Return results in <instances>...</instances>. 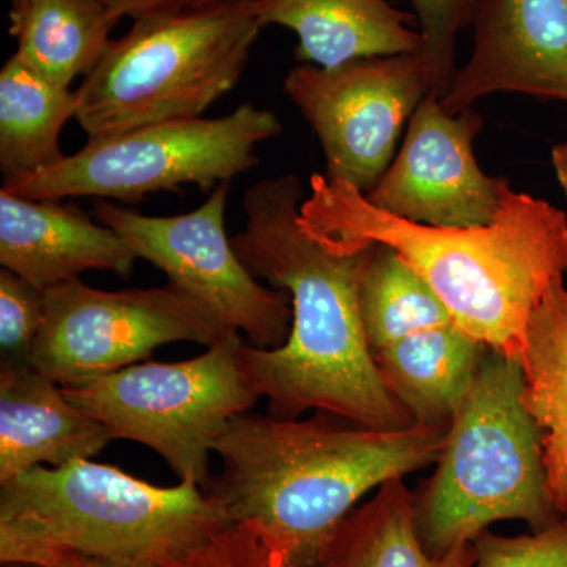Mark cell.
Here are the masks:
<instances>
[{"label": "cell", "instance_id": "obj_1", "mask_svg": "<svg viewBox=\"0 0 567 567\" xmlns=\"http://www.w3.org/2000/svg\"><path fill=\"white\" fill-rule=\"evenodd\" d=\"M241 205L245 227L233 238L235 252L257 281L289 293L292 303L286 344L241 347L268 415L298 420L317 410L377 431L415 425L383 382L365 338L358 306L363 249L334 252L308 233L303 183L295 174L254 183Z\"/></svg>", "mask_w": 567, "mask_h": 567}, {"label": "cell", "instance_id": "obj_2", "mask_svg": "<svg viewBox=\"0 0 567 567\" xmlns=\"http://www.w3.org/2000/svg\"><path fill=\"white\" fill-rule=\"evenodd\" d=\"M301 219L331 251L383 245L440 298L451 319L487 349L524 360L529 317L567 275V216L509 182L494 221L435 227L375 208L344 183L312 178Z\"/></svg>", "mask_w": 567, "mask_h": 567}, {"label": "cell", "instance_id": "obj_3", "mask_svg": "<svg viewBox=\"0 0 567 567\" xmlns=\"http://www.w3.org/2000/svg\"><path fill=\"white\" fill-rule=\"evenodd\" d=\"M446 431H377L324 412L305 421L240 413L215 443L223 472L204 492L230 524H251L290 566L320 567L354 505L435 464Z\"/></svg>", "mask_w": 567, "mask_h": 567}, {"label": "cell", "instance_id": "obj_4", "mask_svg": "<svg viewBox=\"0 0 567 567\" xmlns=\"http://www.w3.org/2000/svg\"><path fill=\"white\" fill-rule=\"evenodd\" d=\"M230 525L193 481L153 486L89 458L0 484V563L51 567L73 551L167 567Z\"/></svg>", "mask_w": 567, "mask_h": 567}, {"label": "cell", "instance_id": "obj_5", "mask_svg": "<svg viewBox=\"0 0 567 567\" xmlns=\"http://www.w3.org/2000/svg\"><path fill=\"white\" fill-rule=\"evenodd\" d=\"M520 361L487 349L458 402L436 470L413 492L424 550L440 557L496 522L540 532L561 520L551 505L543 434L522 402Z\"/></svg>", "mask_w": 567, "mask_h": 567}, {"label": "cell", "instance_id": "obj_6", "mask_svg": "<svg viewBox=\"0 0 567 567\" xmlns=\"http://www.w3.org/2000/svg\"><path fill=\"white\" fill-rule=\"evenodd\" d=\"M262 29L254 0L133 20L74 91L78 123L96 140L203 117L240 82Z\"/></svg>", "mask_w": 567, "mask_h": 567}, {"label": "cell", "instance_id": "obj_7", "mask_svg": "<svg viewBox=\"0 0 567 567\" xmlns=\"http://www.w3.org/2000/svg\"><path fill=\"white\" fill-rule=\"evenodd\" d=\"M281 133L274 111L244 103L223 117L153 123L89 140L50 169L2 189L28 199L121 203H141L185 185L208 192L256 167L257 147Z\"/></svg>", "mask_w": 567, "mask_h": 567}, {"label": "cell", "instance_id": "obj_8", "mask_svg": "<svg viewBox=\"0 0 567 567\" xmlns=\"http://www.w3.org/2000/svg\"><path fill=\"white\" fill-rule=\"evenodd\" d=\"M244 342L235 331L193 360L144 361L62 390L114 440L151 447L181 481L205 491L215 443L260 398L241 360Z\"/></svg>", "mask_w": 567, "mask_h": 567}, {"label": "cell", "instance_id": "obj_9", "mask_svg": "<svg viewBox=\"0 0 567 567\" xmlns=\"http://www.w3.org/2000/svg\"><path fill=\"white\" fill-rule=\"evenodd\" d=\"M230 333L235 330L173 284L111 292L78 279L47 290L31 365L61 386L74 385L148 360L164 344L196 342L208 349Z\"/></svg>", "mask_w": 567, "mask_h": 567}, {"label": "cell", "instance_id": "obj_10", "mask_svg": "<svg viewBox=\"0 0 567 567\" xmlns=\"http://www.w3.org/2000/svg\"><path fill=\"white\" fill-rule=\"evenodd\" d=\"M229 183L213 189L196 210L147 216L111 200H95L96 219L167 276V284L199 301L248 344L278 349L292 328L289 293L262 286L235 252L226 233Z\"/></svg>", "mask_w": 567, "mask_h": 567}, {"label": "cell", "instance_id": "obj_11", "mask_svg": "<svg viewBox=\"0 0 567 567\" xmlns=\"http://www.w3.org/2000/svg\"><path fill=\"white\" fill-rule=\"evenodd\" d=\"M282 89L322 145L324 178L365 196L393 163L405 125L432 92V78L423 52H413L333 69L298 63Z\"/></svg>", "mask_w": 567, "mask_h": 567}, {"label": "cell", "instance_id": "obj_12", "mask_svg": "<svg viewBox=\"0 0 567 567\" xmlns=\"http://www.w3.org/2000/svg\"><path fill=\"white\" fill-rule=\"evenodd\" d=\"M484 126L475 110L451 114L427 93L406 125L404 142L365 199L406 221L483 227L494 221L506 178L481 169L475 141Z\"/></svg>", "mask_w": 567, "mask_h": 567}, {"label": "cell", "instance_id": "obj_13", "mask_svg": "<svg viewBox=\"0 0 567 567\" xmlns=\"http://www.w3.org/2000/svg\"><path fill=\"white\" fill-rule=\"evenodd\" d=\"M473 47L440 99L451 114L494 93L567 103V0H475Z\"/></svg>", "mask_w": 567, "mask_h": 567}, {"label": "cell", "instance_id": "obj_14", "mask_svg": "<svg viewBox=\"0 0 567 567\" xmlns=\"http://www.w3.org/2000/svg\"><path fill=\"white\" fill-rule=\"evenodd\" d=\"M136 260L121 235L76 204L0 192V264L44 292L91 270L128 278Z\"/></svg>", "mask_w": 567, "mask_h": 567}, {"label": "cell", "instance_id": "obj_15", "mask_svg": "<svg viewBox=\"0 0 567 567\" xmlns=\"http://www.w3.org/2000/svg\"><path fill=\"white\" fill-rule=\"evenodd\" d=\"M106 425L31 364H0V484L41 464L61 468L102 453Z\"/></svg>", "mask_w": 567, "mask_h": 567}, {"label": "cell", "instance_id": "obj_16", "mask_svg": "<svg viewBox=\"0 0 567 567\" xmlns=\"http://www.w3.org/2000/svg\"><path fill=\"white\" fill-rule=\"evenodd\" d=\"M254 11L262 28L292 31L295 59L320 69L423 51L415 17L386 0H254Z\"/></svg>", "mask_w": 567, "mask_h": 567}, {"label": "cell", "instance_id": "obj_17", "mask_svg": "<svg viewBox=\"0 0 567 567\" xmlns=\"http://www.w3.org/2000/svg\"><path fill=\"white\" fill-rule=\"evenodd\" d=\"M486 350L451 323L409 336L374 357L388 390L415 424L450 427Z\"/></svg>", "mask_w": 567, "mask_h": 567}, {"label": "cell", "instance_id": "obj_18", "mask_svg": "<svg viewBox=\"0 0 567 567\" xmlns=\"http://www.w3.org/2000/svg\"><path fill=\"white\" fill-rule=\"evenodd\" d=\"M522 402L543 434L548 496L567 517V287L551 284L529 317Z\"/></svg>", "mask_w": 567, "mask_h": 567}, {"label": "cell", "instance_id": "obj_19", "mask_svg": "<svg viewBox=\"0 0 567 567\" xmlns=\"http://www.w3.org/2000/svg\"><path fill=\"white\" fill-rule=\"evenodd\" d=\"M74 91L33 70L17 52L0 70V173L6 183L31 177L65 158L63 126L76 118Z\"/></svg>", "mask_w": 567, "mask_h": 567}, {"label": "cell", "instance_id": "obj_20", "mask_svg": "<svg viewBox=\"0 0 567 567\" xmlns=\"http://www.w3.org/2000/svg\"><path fill=\"white\" fill-rule=\"evenodd\" d=\"M10 6L14 52L65 87L99 65L121 21L102 0H10Z\"/></svg>", "mask_w": 567, "mask_h": 567}, {"label": "cell", "instance_id": "obj_21", "mask_svg": "<svg viewBox=\"0 0 567 567\" xmlns=\"http://www.w3.org/2000/svg\"><path fill=\"white\" fill-rule=\"evenodd\" d=\"M415 495L402 477L377 488L336 529L320 567H476L473 543L440 557L424 550L415 524Z\"/></svg>", "mask_w": 567, "mask_h": 567}, {"label": "cell", "instance_id": "obj_22", "mask_svg": "<svg viewBox=\"0 0 567 567\" xmlns=\"http://www.w3.org/2000/svg\"><path fill=\"white\" fill-rule=\"evenodd\" d=\"M358 306L372 352L409 336L454 323L446 306L393 251L363 249L358 270Z\"/></svg>", "mask_w": 567, "mask_h": 567}, {"label": "cell", "instance_id": "obj_23", "mask_svg": "<svg viewBox=\"0 0 567 567\" xmlns=\"http://www.w3.org/2000/svg\"><path fill=\"white\" fill-rule=\"evenodd\" d=\"M423 39V54L432 78V93L442 99L457 74L456 41L470 28L475 0H409Z\"/></svg>", "mask_w": 567, "mask_h": 567}, {"label": "cell", "instance_id": "obj_24", "mask_svg": "<svg viewBox=\"0 0 567 567\" xmlns=\"http://www.w3.org/2000/svg\"><path fill=\"white\" fill-rule=\"evenodd\" d=\"M47 292L20 275L0 271V353L2 364H31L44 320Z\"/></svg>", "mask_w": 567, "mask_h": 567}, {"label": "cell", "instance_id": "obj_25", "mask_svg": "<svg viewBox=\"0 0 567 567\" xmlns=\"http://www.w3.org/2000/svg\"><path fill=\"white\" fill-rule=\"evenodd\" d=\"M473 546L476 567H567V517L532 535L484 532L473 539Z\"/></svg>", "mask_w": 567, "mask_h": 567}, {"label": "cell", "instance_id": "obj_26", "mask_svg": "<svg viewBox=\"0 0 567 567\" xmlns=\"http://www.w3.org/2000/svg\"><path fill=\"white\" fill-rule=\"evenodd\" d=\"M167 567H292L248 522L224 528Z\"/></svg>", "mask_w": 567, "mask_h": 567}, {"label": "cell", "instance_id": "obj_27", "mask_svg": "<svg viewBox=\"0 0 567 567\" xmlns=\"http://www.w3.org/2000/svg\"><path fill=\"white\" fill-rule=\"evenodd\" d=\"M102 2L121 20L123 18L137 20L147 14L192 13V11L215 9L238 0H102Z\"/></svg>", "mask_w": 567, "mask_h": 567}, {"label": "cell", "instance_id": "obj_28", "mask_svg": "<svg viewBox=\"0 0 567 567\" xmlns=\"http://www.w3.org/2000/svg\"><path fill=\"white\" fill-rule=\"evenodd\" d=\"M51 567H147L141 565H133V563L114 561V559H106L100 557H91L84 554H65L62 555L58 561Z\"/></svg>", "mask_w": 567, "mask_h": 567}, {"label": "cell", "instance_id": "obj_29", "mask_svg": "<svg viewBox=\"0 0 567 567\" xmlns=\"http://www.w3.org/2000/svg\"><path fill=\"white\" fill-rule=\"evenodd\" d=\"M551 166H554L559 185L567 196V141L559 142L551 148Z\"/></svg>", "mask_w": 567, "mask_h": 567}, {"label": "cell", "instance_id": "obj_30", "mask_svg": "<svg viewBox=\"0 0 567 567\" xmlns=\"http://www.w3.org/2000/svg\"><path fill=\"white\" fill-rule=\"evenodd\" d=\"M2 567H44L32 563H2Z\"/></svg>", "mask_w": 567, "mask_h": 567}]
</instances>
